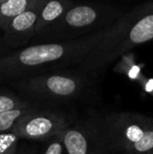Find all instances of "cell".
I'll list each match as a JSON object with an SVG mask.
<instances>
[{
	"mask_svg": "<svg viewBox=\"0 0 153 154\" xmlns=\"http://www.w3.org/2000/svg\"><path fill=\"white\" fill-rule=\"evenodd\" d=\"M64 145L62 140L58 136H55L51 140H49V143L47 145L43 154H63L64 152Z\"/></svg>",
	"mask_w": 153,
	"mask_h": 154,
	"instance_id": "5bb4252c",
	"label": "cell"
},
{
	"mask_svg": "<svg viewBox=\"0 0 153 154\" xmlns=\"http://www.w3.org/2000/svg\"><path fill=\"white\" fill-rule=\"evenodd\" d=\"M40 107V105L33 106L29 108H20V109H14L10 111L0 112V133L3 132L13 131L16 124L21 120L24 116L32 112L33 110Z\"/></svg>",
	"mask_w": 153,
	"mask_h": 154,
	"instance_id": "8fae6325",
	"label": "cell"
},
{
	"mask_svg": "<svg viewBox=\"0 0 153 154\" xmlns=\"http://www.w3.org/2000/svg\"><path fill=\"white\" fill-rule=\"evenodd\" d=\"M100 17L99 10L91 5H78L70 8L53 26L56 31L82 29L93 25Z\"/></svg>",
	"mask_w": 153,
	"mask_h": 154,
	"instance_id": "ba28073f",
	"label": "cell"
},
{
	"mask_svg": "<svg viewBox=\"0 0 153 154\" xmlns=\"http://www.w3.org/2000/svg\"><path fill=\"white\" fill-rule=\"evenodd\" d=\"M57 136L67 154H108L100 121L72 124Z\"/></svg>",
	"mask_w": 153,
	"mask_h": 154,
	"instance_id": "8992f818",
	"label": "cell"
},
{
	"mask_svg": "<svg viewBox=\"0 0 153 154\" xmlns=\"http://www.w3.org/2000/svg\"><path fill=\"white\" fill-rule=\"evenodd\" d=\"M86 78L80 71H57L24 78L10 84L20 97L32 103H68L84 92Z\"/></svg>",
	"mask_w": 153,
	"mask_h": 154,
	"instance_id": "277c9868",
	"label": "cell"
},
{
	"mask_svg": "<svg viewBox=\"0 0 153 154\" xmlns=\"http://www.w3.org/2000/svg\"><path fill=\"white\" fill-rule=\"evenodd\" d=\"M37 105L39 104L32 103L17 93L0 90V112L20 109V108H29Z\"/></svg>",
	"mask_w": 153,
	"mask_h": 154,
	"instance_id": "7c38bea8",
	"label": "cell"
},
{
	"mask_svg": "<svg viewBox=\"0 0 153 154\" xmlns=\"http://www.w3.org/2000/svg\"><path fill=\"white\" fill-rule=\"evenodd\" d=\"M19 140L14 131L0 133V154H17Z\"/></svg>",
	"mask_w": 153,
	"mask_h": 154,
	"instance_id": "4fadbf2b",
	"label": "cell"
},
{
	"mask_svg": "<svg viewBox=\"0 0 153 154\" xmlns=\"http://www.w3.org/2000/svg\"><path fill=\"white\" fill-rule=\"evenodd\" d=\"M4 51H5V49H4L2 46H0V57L3 56V55H5V54H4Z\"/></svg>",
	"mask_w": 153,
	"mask_h": 154,
	"instance_id": "9a60e30c",
	"label": "cell"
},
{
	"mask_svg": "<svg viewBox=\"0 0 153 154\" xmlns=\"http://www.w3.org/2000/svg\"><path fill=\"white\" fill-rule=\"evenodd\" d=\"M35 2L36 0H0V31Z\"/></svg>",
	"mask_w": 153,
	"mask_h": 154,
	"instance_id": "30bf717a",
	"label": "cell"
},
{
	"mask_svg": "<svg viewBox=\"0 0 153 154\" xmlns=\"http://www.w3.org/2000/svg\"><path fill=\"white\" fill-rule=\"evenodd\" d=\"M21 154H33V152H31V151H23Z\"/></svg>",
	"mask_w": 153,
	"mask_h": 154,
	"instance_id": "2e32d148",
	"label": "cell"
},
{
	"mask_svg": "<svg viewBox=\"0 0 153 154\" xmlns=\"http://www.w3.org/2000/svg\"><path fill=\"white\" fill-rule=\"evenodd\" d=\"M153 40V6L133 10L109 26L107 35L80 64L87 78L100 75L113 60Z\"/></svg>",
	"mask_w": 153,
	"mask_h": 154,
	"instance_id": "7a4b0ae2",
	"label": "cell"
},
{
	"mask_svg": "<svg viewBox=\"0 0 153 154\" xmlns=\"http://www.w3.org/2000/svg\"><path fill=\"white\" fill-rule=\"evenodd\" d=\"M108 31L107 26L84 38L36 44L5 54L0 57V82L12 83L81 64Z\"/></svg>",
	"mask_w": 153,
	"mask_h": 154,
	"instance_id": "6da1fadb",
	"label": "cell"
},
{
	"mask_svg": "<svg viewBox=\"0 0 153 154\" xmlns=\"http://www.w3.org/2000/svg\"><path fill=\"white\" fill-rule=\"evenodd\" d=\"M45 0H36V2L25 12L14 18L2 32L3 42L8 47H19L26 44L36 35L35 29L38 17Z\"/></svg>",
	"mask_w": 153,
	"mask_h": 154,
	"instance_id": "52a82bcc",
	"label": "cell"
},
{
	"mask_svg": "<svg viewBox=\"0 0 153 154\" xmlns=\"http://www.w3.org/2000/svg\"><path fill=\"white\" fill-rule=\"evenodd\" d=\"M100 123L108 154H153V119L124 111Z\"/></svg>",
	"mask_w": 153,
	"mask_h": 154,
	"instance_id": "3957f363",
	"label": "cell"
},
{
	"mask_svg": "<svg viewBox=\"0 0 153 154\" xmlns=\"http://www.w3.org/2000/svg\"><path fill=\"white\" fill-rule=\"evenodd\" d=\"M74 120L59 110L38 107L24 116L13 131L19 138L31 140H49L70 126Z\"/></svg>",
	"mask_w": 153,
	"mask_h": 154,
	"instance_id": "5b68a950",
	"label": "cell"
},
{
	"mask_svg": "<svg viewBox=\"0 0 153 154\" xmlns=\"http://www.w3.org/2000/svg\"><path fill=\"white\" fill-rule=\"evenodd\" d=\"M69 0H45L36 24V35L58 21L70 8Z\"/></svg>",
	"mask_w": 153,
	"mask_h": 154,
	"instance_id": "9c48e42d",
	"label": "cell"
}]
</instances>
